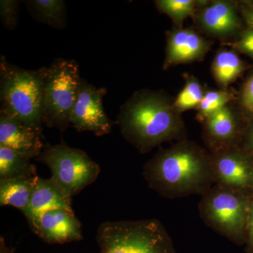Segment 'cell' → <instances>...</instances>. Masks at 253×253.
Wrapping results in <instances>:
<instances>
[{
  "instance_id": "cell-1",
  "label": "cell",
  "mask_w": 253,
  "mask_h": 253,
  "mask_svg": "<svg viewBox=\"0 0 253 253\" xmlns=\"http://www.w3.org/2000/svg\"><path fill=\"white\" fill-rule=\"evenodd\" d=\"M143 174L151 189L169 199L204 195L215 184L211 156L188 141L158 151L145 164Z\"/></svg>"
},
{
  "instance_id": "cell-2",
  "label": "cell",
  "mask_w": 253,
  "mask_h": 253,
  "mask_svg": "<svg viewBox=\"0 0 253 253\" xmlns=\"http://www.w3.org/2000/svg\"><path fill=\"white\" fill-rule=\"evenodd\" d=\"M181 113L161 91H136L123 105L117 124L126 141L141 154L184 134Z\"/></svg>"
},
{
  "instance_id": "cell-3",
  "label": "cell",
  "mask_w": 253,
  "mask_h": 253,
  "mask_svg": "<svg viewBox=\"0 0 253 253\" xmlns=\"http://www.w3.org/2000/svg\"><path fill=\"white\" fill-rule=\"evenodd\" d=\"M46 69H23L0 57V111L41 132Z\"/></svg>"
},
{
  "instance_id": "cell-4",
  "label": "cell",
  "mask_w": 253,
  "mask_h": 253,
  "mask_svg": "<svg viewBox=\"0 0 253 253\" xmlns=\"http://www.w3.org/2000/svg\"><path fill=\"white\" fill-rule=\"evenodd\" d=\"M100 253H176L166 227L156 219L106 221L99 226Z\"/></svg>"
},
{
  "instance_id": "cell-5",
  "label": "cell",
  "mask_w": 253,
  "mask_h": 253,
  "mask_svg": "<svg viewBox=\"0 0 253 253\" xmlns=\"http://www.w3.org/2000/svg\"><path fill=\"white\" fill-rule=\"evenodd\" d=\"M81 79L75 60L59 58L46 68L42 111L46 126L64 131L70 126Z\"/></svg>"
},
{
  "instance_id": "cell-6",
  "label": "cell",
  "mask_w": 253,
  "mask_h": 253,
  "mask_svg": "<svg viewBox=\"0 0 253 253\" xmlns=\"http://www.w3.org/2000/svg\"><path fill=\"white\" fill-rule=\"evenodd\" d=\"M250 202L241 190L214 184L202 195L201 219L206 225L236 244L246 240Z\"/></svg>"
},
{
  "instance_id": "cell-7",
  "label": "cell",
  "mask_w": 253,
  "mask_h": 253,
  "mask_svg": "<svg viewBox=\"0 0 253 253\" xmlns=\"http://www.w3.org/2000/svg\"><path fill=\"white\" fill-rule=\"evenodd\" d=\"M37 160L49 168L51 177L71 198L93 184L101 171L84 151L64 143L45 145Z\"/></svg>"
},
{
  "instance_id": "cell-8",
  "label": "cell",
  "mask_w": 253,
  "mask_h": 253,
  "mask_svg": "<svg viewBox=\"0 0 253 253\" xmlns=\"http://www.w3.org/2000/svg\"><path fill=\"white\" fill-rule=\"evenodd\" d=\"M106 93L105 88L96 87L82 78L70 126L79 132L91 131L99 136L111 133L113 123L103 106V98Z\"/></svg>"
},
{
  "instance_id": "cell-9",
  "label": "cell",
  "mask_w": 253,
  "mask_h": 253,
  "mask_svg": "<svg viewBox=\"0 0 253 253\" xmlns=\"http://www.w3.org/2000/svg\"><path fill=\"white\" fill-rule=\"evenodd\" d=\"M32 230L49 244H63L83 239L81 222L73 211L56 209L43 213L31 225Z\"/></svg>"
},
{
  "instance_id": "cell-10",
  "label": "cell",
  "mask_w": 253,
  "mask_h": 253,
  "mask_svg": "<svg viewBox=\"0 0 253 253\" xmlns=\"http://www.w3.org/2000/svg\"><path fill=\"white\" fill-rule=\"evenodd\" d=\"M211 156L215 184L241 190L252 182V167L231 146L214 151Z\"/></svg>"
},
{
  "instance_id": "cell-11",
  "label": "cell",
  "mask_w": 253,
  "mask_h": 253,
  "mask_svg": "<svg viewBox=\"0 0 253 253\" xmlns=\"http://www.w3.org/2000/svg\"><path fill=\"white\" fill-rule=\"evenodd\" d=\"M42 132L0 111V146L18 151L28 158H38L45 146Z\"/></svg>"
},
{
  "instance_id": "cell-12",
  "label": "cell",
  "mask_w": 253,
  "mask_h": 253,
  "mask_svg": "<svg viewBox=\"0 0 253 253\" xmlns=\"http://www.w3.org/2000/svg\"><path fill=\"white\" fill-rule=\"evenodd\" d=\"M72 198L53 179L39 177L32 193L28 207L23 211L30 226L38 220L43 213L56 209L73 211Z\"/></svg>"
},
{
  "instance_id": "cell-13",
  "label": "cell",
  "mask_w": 253,
  "mask_h": 253,
  "mask_svg": "<svg viewBox=\"0 0 253 253\" xmlns=\"http://www.w3.org/2000/svg\"><path fill=\"white\" fill-rule=\"evenodd\" d=\"M209 42L191 29H176L168 38L164 68L202 59L210 49Z\"/></svg>"
},
{
  "instance_id": "cell-14",
  "label": "cell",
  "mask_w": 253,
  "mask_h": 253,
  "mask_svg": "<svg viewBox=\"0 0 253 253\" xmlns=\"http://www.w3.org/2000/svg\"><path fill=\"white\" fill-rule=\"evenodd\" d=\"M198 20L205 31L221 38L234 34L240 26L239 16L230 1H213L199 13Z\"/></svg>"
},
{
  "instance_id": "cell-15",
  "label": "cell",
  "mask_w": 253,
  "mask_h": 253,
  "mask_svg": "<svg viewBox=\"0 0 253 253\" xmlns=\"http://www.w3.org/2000/svg\"><path fill=\"white\" fill-rule=\"evenodd\" d=\"M39 176L37 172L26 175L0 179V206H12L24 211Z\"/></svg>"
},
{
  "instance_id": "cell-16",
  "label": "cell",
  "mask_w": 253,
  "mask_h": 253,
  "mask_svg": "<svg viewBox=\"0 0 253 253\" xmlns=\"http://www.w3.org/2000/svg\"><path fill=\"white\" fill-rule=\"evenodd\" d=\"M236 131L235 118L228 106L219 110L206 121V132L214 151L231 147Z\"/></svg>"
},
{
  "instance_id": "cell-17",
  "label": "cell",
  "mask_w": 253,
  "mask_h": 253,
  "mask_svg": "<svg viewBox=\"0 0 253 253\" xmlns=\"http://www.w3.org/2000/svg\"><path fill=\"white\" fill-rule=\"evenodd\" d=\"M24 4L36 21L57 29L67 26L66 1L63 0H29Z\"/></svg>"
},
{
  "instance_id": "cell-18",
  "label": "cell",
  "mask_w": 253,
  "mask_h": 253,
  "mask_svg": "<svg viewBox=\"0 0 253 253\" xmlns=\"http://www.w3.org/2000/svg\"><path fill=\"white\" fill-rule=\"evenodd\" d=\"M31 160L18 151L0 146V179H9L37 172Z\"/></svg>"
},
{
  "instance_id": "cell-19",
  "label": "cell",
  "mask_w": 253,
  "mask_h": 253,
  "mask_svg": "<svg viewBox=\"0 0 253 253\" xmlns=\"http://www.w3.org/2000/svg\"><path fill=\"white\" fill-rule=\"evenodd\" d=\"M242 70V61L231 51H220L216 55L213 61V76L221 85H229L235 81Z\"/></svg>"
},
{
  "instance_id": "cell-20",
  "label": "cell",
  "mask_w": 253,
  "mask_h": 253,
  "mask_svg": "<svg viewBox=\"0 0 253 253\" xmlns=\"http://www.w3.org/2000/svg\"><path fill=\"white\" fill-rule=\"evenodd\" d=\"M204 94L199 81L194 78H188L185 86L173 101V106L179 113L197 108Z\"/></svg>"
},
{
  "instance_id": "cell-21",
  "label": "cell",
  "mask_w": 253,
  "mask_h": 253,
  "mask_svg": "<svg viewBox=\"0 0 253 253\" xmlns=\"http://www.w3.org/2000/svg\"><path fill=\"white\" fill-rule=\"evenodd\" d=\"M231 100V95L229 91H208L197 107L198 119L200 122H206L208 118L227 106L226 104L230 102Z\"/></svg>"
},
{
  "instance_id": "cell-22",
  "label": "cell",
  "mask_w": 253,
  "mask_h": 253,
  "mask_svg": "<svg viewBox=\"0 0 253 253\" xmlns=\"http://www.w3.org/2000/svg\"><path fill=\"white\" fill-rule=\"evenodd\" d=\"M197 4L194 0H158V10L169 16L177 24H181L186 18L194 14Z\"/></svg>"
},
{
  "instance_id": "cell-23",
  "label": "cell",
  "mask_w": 253,
  "mask_h": 253,
  "mask_svg": "<svg viewBox=\"0 0 253 253\" xmlns=\"http://www.w3.org/2000/svg\"><path fill=\"white\" fill-rule=\"evenodd\" d=\"M19 12V1L16 0L0 1V18L6 29L13 31L17 26Z\"/></svg>"
},
{
  "instance_id": "cell-24",
  "label": "cell",
  "mask_w": 253,
  "mask_h": 253,
  "mask_svg": "<svg viewBox=\"0 0 253 253\" xmlns=\"http://www.w3.org/2000/svg\"><path fill=\"white\" fill-rule=\"evenodd\" d=\"M243 104L249 112L253 113V76L244 86L242 96Z\"/></svg>"
},
{
  "instance_id": "cell-25",
  "label": "cell",
  "mask_w": 253,
  "mask_h": 253,
  "mask_svg": "<svg viewBox=\"0 0 253 253\" xmlns=\"http://www.w3.org/2000/svg\"><path fill=\"white\" fill-rule=\"evenodd\" d=\"M246 241L249 246V253H253V201L250 202L247 224H246Z\"/></svg>"
},
{
  "instance_id": "cell-26",
  "label": "cell",
  "mask_w": 253,
  "mask_h": 253,
  "mask_svg": "<svg viewBox=\"0 0 253 253\" xmlns=\"http://www.w3.org/2000/svg\"><path fill=\"white\" fill-rule=\"evenodd\" d=\"M238 46L245 52L253 55V31L246 33L238 43Z\"/></svg>"
},
{
  "instance_id": "cell-27",
  "label": "cell",
  "mask_w": 253,
  "mask_h": 253,
  "mask_svg": "<svg viewBox=\"0 0 253 253\" xmlns=\"http://www.w3.org/2000/svg\"><path fill=\"white\" fill-rule=\"evenodd\" d=\"M0 253H14V251L7 246L2 237L0 239Z\"/></svg>"
},
{
  "instance_id": "cell-28",
  "label": "cell",
  "mask_w": 253,
  "mask_h": 253,
  "mask_svg": "<svg viewBox=\"0 0 253 253\" xmlns=\"http://www.w3.org/2000/svg\"><path fill=\"white\" fill-rule=\"evenodd\" d=\"M246 16H247L248 23H249L250 26L253 28V9L249 11V12L246 14Z\"/></svg>"
},
{
  "instance_id": "cell-29",
  "label": "cell",
  "mask_w": 253,
  "mask_h": 253,
  "mask_svg": "<svg viewBox=\"0 0 253 253\" xmlns=\"http://www.w3.org/2000/svg\"></svg>"
}]
</instances>
